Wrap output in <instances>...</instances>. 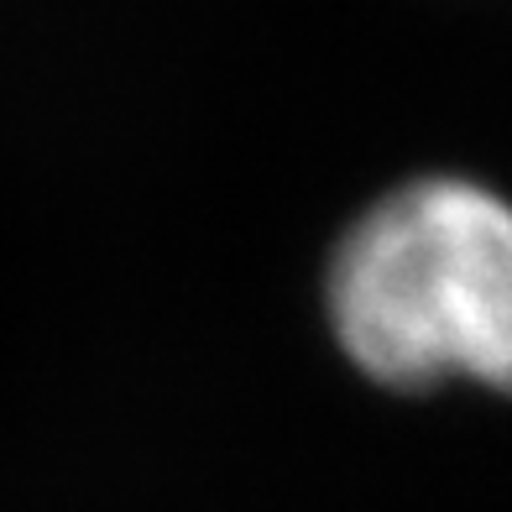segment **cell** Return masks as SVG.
Here are the masks:
<instances>
[{"instance_id":"obj_1","label":"cell","mask_w":512,"mask_h":512,"mask_svg":"<svg viewBox=\"0 0 512 512\" xmlns=\"http://www.w3.org/2000/svg\"><path fill=\"white\" fill-rule=\"evenodd\" d=\"M324 319L392 392H512V199L460 173L377 194L324 262Z\"/></svg>"}]
</instances>
